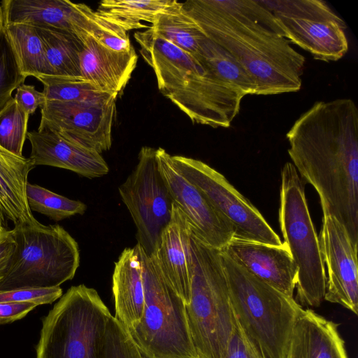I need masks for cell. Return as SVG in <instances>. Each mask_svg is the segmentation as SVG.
<instances>
[{
    "mask_svg": "<svg viewBox=\"0 0 358 358\" xmlns=\"http://www.w3.org/2000/svg\"><path fill=\"white\" fill-rule=\"evenodd\" d=\"M299 175L358 245V110L350 99L317 101L286 135Z\"/></svg>",
    "mask_w": 358,
    "mask_h": 358,
    "instance_id": "1",
    "label": "cell"
},
{
    "mask_svg": "<svg viewBox=\"0 0 358 358\" xmlns=\"http://www.w3.org/2000/svg\"><path fill=\"white\" fill-rule=\"evenodd\" d=\"M134 36L159 90L193 123L227 128L239 113L242 99L256 93L243 69L207 37L192 55L149 27Z\"/></svg>",
    "mask_w": 358,
    "mask_h": 358,
    "instance_id": "2",
    "label": "cell"
},
{
    "mask_svg": "<svg viewBox=\"0 0 358 358\" xmlns=\"http://www.w3.org/2000/svg\"><path fill=\"white\" fill-rule=\"evenodd\" d=\"M182 5L205 36L243 69L255 95L301 89L305 58L281 35L261 0H189Z\"/></svg>",
    "mask_w": 358,
    "mask_h": 358,
    "instance_id": "3",
    "label": "cell"
},
{
    "mask_svg": "<svg viewBox=\"0 0 358 358\" xmlns=\"http://www.w3.org/2000/svg\"><path fill=\"white\" fill-rule=\"evenodd\" d=\"M234 316L264 358H285L294 323L303 308L258 279L221 250Z\"/></svg>",
    "mask_w": 358,
    "mask_h": 358,
    "instance_id": "4",
    "label": "cell"
},
{
    "mask_svg": "<svg viewBox=\"0 0 358 358\" xmlns=\"http://www.w3.org/2000/svg\"><path fill=\"white\" fill-rule=\"evenodd\" d=\"M193 261L186 313L199 358H224L235 322L221 250L207 245L192 233Z\"/></svg>",
    "mask_w": 358,
    "mask_h": 358,
    "instance_id": "5",
    "label": "cell"
},
{
    "mask_svg": "<svg viewBox=\"0 0 358 358\" xmlns=\"http://www.w3.org/2000/svg\"><path fill=\"white\" fill-rule=\"evenodd\" d=\"M111 315L96 289L71 287L42 320L36 358H103Z\"/></svg>",
    "mask_w": 358,
    "mask_h": 358,
    "instance_id": "6",
    "label": "cell"
},
{
    "mask_svg": "<svg viewBox=\"0 0 358 358\" xmlns=\"http://www.w3.org/2000/svg\"><path fill=\"white\" fill-rule=\"evenodd\" d=\"M16 246L0 291L59 287L80 264L78 243L59 224H20L12 229Z\"/></svg>",
    "mask_w": 358,
    "mask_h": 358,
    "instance_id": "7",
    "label": "cell"
},
{
    "mask_svg": "<svg viewBox=\"0 0 358 358\" xmlns=\"http://www.w3.org/2000/svg\"><path fill=\"white\" fill-rule=\"evenodd\" d=\"M141 250L145 304L140 322L129 332L132 339L145 358H199L185 301L164 276L156 257Z\"/></svg>",
    "mask_w": 358,
    "mask_h": 358,
    "instance_id": "8",
    "label": "cell"
},
{
    "mask_svg": "<svg viewBox=\"0 0 358 358\" xmlns=\"http://www.w3.org/2000/svg\"><path fill=\"white\" fill-rule=\"evenodd\" d=\"M280 193V229L298 268L296 301L301 306L318 307L324 300L326 270L306 199L305 184L291 162L282 167Z\"/></svg>",
    "mask_w": 358,
    "mask_h": 358,
    "instance_id": "9",
    "label": "cell"
},
{
    "mask_svg": "<svg viewBox=\"0 0 358 358\" xmlns=\"http://www.w3.org/2000/svg\"><path fill=\"white\" fill-rule=\"evenodd\" d=\"M281 35L315 59L336 62L348 50L345 24L322 0H261Z\"/></svg>",
    "mask_w": 358,
    "mask_h": 358,
    "instance_id": "10",
    "label": "cell"
},
{
    "mask_svg": "<svg viewBox=\"0 0 358 358\" xmlns=\"http://www.w3.org/2000/svg\"><path fill=\"white\" fill-rule=\"evenodd\" d=\"M118 191L135 224L137 243L146 255H155L174 203L159 170L156 149L141 148L137 164Z\"/></svg>",
    "mask_w": 358,
    "mask_h": 358,
    "instance_id": "11",
    "label": "cell"
},
{
    "mask_svg": "<svg viewBox=\"0 0 358 358\" xmlns=\"http://www.w3.org/2000/svg\"><path fill=\"white\" fill-rule=\"evenodd\" d=\"M171 165L195 186L231 225L234 237L274 245L283 242L260 212L220 173L192 158L169 154Z\"/></svg>",
    "mask_w": 358,
    "mask_h": 358,
    "instance_id": "12",
    "label": "cell"
},
{
    "mask_svg": "<svg viewBox=\"0 0 358 358\" xmlns=\"http://www.w3.org/2000/svg\"><path fill=\"white\" fill-rule=\"evenodd\" d=\"M83 101H46L41 108L38 130L48 129L99 154L110 150L116 98Z\"/></svg>",
    "mask_w": 358,
    "mask_h": 358,
    "instance_id": "13",
    "label": "cell"
},
{
    "mask_svg": "<svg viewBox=\"0 0 358 358\" xmlns=\"http://www.w3.org/2000/svg\"><path fill=\"white\" fill-rule=\"evenodd\" d=\"M319 243L327 268L324 300L358 313L357 246L345 227L333 215L322 212Z\"/></svg>",
    "mask_w": 358,
    "mask_h": 358,
    "instance_id": "14",
    "label": "cell"
},
{
    "mask_svg": "<svg viewBox=\"0 0 358 358\" xmlns=\"http://www.w3.org/2000/svg\"><path fill=\"white\" fill-rule=\"evenodd\" d=\"M1 6L4 24L25 23L63 30L81 42L95 38L110 22L85 3L69 0H4Z\"/></svg>",
    "mask_w": 358,
    "mask_h": 358,
    "instance_id": "15",
    "label": "cell"
},
{
    "mask_svg": "<svg viewBox=\"0 0 358 358\" xmlns=\"http://www.w3.org/2000/svg\"><path fill=\"white\" fill-rule=\"evenodd\" d=\"M169 153L156 149L159 170L174 203L186 217L192 233L201 242L222 250L234 236L233 228L215 210L203 194L171 165Z\"/></svg>",
    "mask_w": 358,
    "mask_h": 358,
    "instance_id": "16",
    "label": "cell"
},
{
    "mask_svg": "<svg viewBox=\"0 0 358 358\" xmlns=\"http://www.w3.org/2000/svg\"><path fill=\"white\" fill-rule=\"evenodd\" d=\"M250 273L289 297H293L298 268L287 246L233 237L221 250Z\"/></svg>",
    "mask_w": 358,
    "mask_h": 358,
    "instance_id": "17",
    "label": "cell"
},
{
    "mask_svg": "<svg viewBox=\"0 0 358 358\" xmlns=\"http://www.w3.org/2000/svg\"><path fill=\"white\" fill-rule=\"evenodd\" d=\"M31 143L29 158L34 166L65 169L94 178L106 175L109 167L101 154L83 148L48 129L32 131L27 136Z\"/></svg>",
    "mask_w": 358,
    "mask_h": 358,
    "instance_id": "18",
    "label": "cell"
},
{
    "mask_svg": "<svg viewBox=\"0 0 358 358\" xmlns=\"http://www.w3.org/2000/svg\"><path fill=\"white\" fill-rule=\"evenodd\" d=\"M192 230L182 212L173 203L171 217L164 229L155 256L164 276L187 305L189 301L193 261Z\"/></svg>",
    "mask_w": 358,
    "mask_h": 358,
    "instance_id": "19",
    "label": "cell"
},
{
    "mask_svg": "<svg viewBox=\"0 0 358 358\" xmlns=\"http://www.w3.org/2000/svg\"><path fill=\"white\" fill-rule=\"evenodd\" d=\"M82 43L81 76L101 91L118 95L127 85L136 66L138 56L134 48L128 52L115 51L90 36Z\"/></svg>",
    "mask_w": 358,
    "mask_h": 358,
    "instance_id": "20",
    "label": "cell"
},
{
    "mask_svg": "<svg viewBox=\"0 0 358 358\" xmlns=\"http://www.w3.org/2000/svg\"><path fill=\"white\" fill-rule=\"evenodd\" d=\"M114 316L129 332L140 322L145 304L141 246L124 248L115 263L112 278Z\"/></svg>",
    "mask_w": 358,
    "mask_h": 358,
    "instance_id": "21",
    "label": "cell"
},
{
    "mask_svg": "<svg viewBox=\"0 0 358 358\" xmlns=\"http://www.w3.org/2000/svg\"><path fill=\"white\" fill-rule=\"evenodd\" d=\"M338 324L303 309L291 334L285 358H348Z\"/></svg>",
    "mask_w": 358,
    "mask_h": 358,
    "instance_id": "22",
    "label": "cell"
},
{
    "mask_svg": "<svg viewBox=\"0 0 358 358\" xmlns=\"http://www.w3.org/2000/svg\"><path fill=\"white\" fill-rule=\"evenodd\" d=\"M34 167L29 157L15 155L0 146V229H8V220L14 226L38 222L26 196L28 175Z\"/></svg>",
    "mask_w": 358,
    "mask_h": 358,
    "instance_id": "23",
    "label": "cell"
},
{
    "mask_svg": "<svg viewBox=\"0 0 358 358\" xmlns=\"http://www.w3.org/2000/svg\"><path fill=\"white\" fill-rule=\"evenodd\" d=\"M149 29L192 55L199 52L202 42L206 38L196 22L185 12L182 3L176 0L156 16Z\"/></svg>",
    "mask_w": 358,
    "mask_h": 358,
    "instance_id": "24",
    "label": "cell"
},
{
    "mask_svg": "<svg viewBox=\"0 0 358 358\" xmlns=\"http://www.w3.org/2000/svg\"><path fill=\"white\" fill-rule=\"evenodd\" d=\"M4 31L19 69L25 77L53 76L34 26L25 23L6 24Z\"/></svg>",
    "mask_w": 358,
    "mask_h": 358,
    "instance_id": "25",
    "label": "cell"
},
{
    "mask_svg": "<svg viewBox=\"0 0 358 358\" xmlns=\"http://www.w3.org/2000/svg\"><path fill=\"white\" fill-rule=\"evenodd\" d=\"M42 41L53 76L82 77L80 53L81 41L71 33L47 27L34 26Z\"/></svg>",
    "mask_w": 358,
    "mask_h": 358,
    "instance_id": "26",
    "label": "cell"
},
{
    "mask_svg": "<svg viewBox=\"0 0 358 358\" xmlns=\"http://www.w3.org/2000/svg\"><path fill=\"white\" fill-rule=\"evenodd\" d=\"M175 0H103L96 13L128 32L148 28L142 22L152 23L156 16L174 3Z\"/></svg>",
    "mask_w": 358,
    "mask_h": 358,
    "instance_id": "27",
    "label": "cell"
},
{
    "mask_svg": "<svg viewBox=\"0 0 358 358\" xmlns=\"http://www.w3.org/2000/svg\"><path fill=\"white\" fill-rule=\"evenodd\" d=\"M26 196L31 210L57 222L77 214L83 215L87 210V206L80 201L70 199L29 182L27 185Z\"/></svg>",
    "mask_w": 358,
    "mask_h": 358,
    "instance_id": "28",
    "label": "cell"
},
{
    "mask_svg": "<svg viewBox=\"0 0 358 358\" xmlns=\"http://www.w3.org/2000/svg\"><path fill=\"white\" fill-rule=\"evenodd\" d=\"M46 101H83L97 99L112 94L101 91L83 77L40 76Z\"/></svg>",
    "mask_w": 358,
    "mask_h": 358,
    "instance_id": "29",
    "label": "cell"
},
{
    "mask_svg": "<svg viewBox=\"0 0 358 358\" xmlns=\"http://www.w3.org/2000/svg\"><path fill=\"white\" fill-rule=\"evenodd\" d=\"M29 115L17 103L14 97L0 110V146L22 157L27 136Z\"/></svg>",
    "mask_w": 358,
    "mask_h": 358,
    "instance_id": "30",
    "label": "cell"
},
{
    "mask_svg": "<svg viewBox=\"0 0 358 358\" xmlns=\"http://www.w3.org/2000/svg\"><path fill=\"white\" fill-rule=\"evenodd\" d=\"M4 28L0 34V110L13 99V92L24 83Z\"/></svg>",
    "mask_w": 358,
    "mask_h": 358,
    "instance_id": "31",
    "label": "cell"
},
{
    "mask_svg": "<svg viewBox=\"0 0 358 358\" xmlns=\"http://www.w3.org/2000/svg\"><path fill=\"white\" fill-rule=\"evenodd\" d=\"M103 358H145L128 330L113 315L106 326Z\"/></svg>",
    "mask_w": 358,
    "mask_h": 358,
    "instance_id": "32",
    "label": "cell"
},
{
    "mask_svg": "<svg viewBox=\"0 0 358 358\" xmlns=\"http://www.w3.org/2000/svg\"><path fill=\"white\" fill-rule=\"evenodd\" d=\"M62 296L60 287L10 289L0 291V303L32 302L39 306L52 303Z\"/></svg>",
    "mask_w": 358,
    "mask_h": 358,
    "instance_id": "33",
    "label": "cell"
},
{
    "mask_svg": "<svg viewBox=\"0 0 358 358\" xmlns=\"http://www.w3.org/2000/svg\"><path fill=\"white\" fill-rule=\"evenodd\" d=\"M224 358H264L246 336L236 317Z\"/></svg>",
    "mask_w": 358,
    "mask_h": 358,
    "instance_id": "34",
    "label": "cell"
},
{
    "mask_svg": "<svg viewBox=\"0 0 358 358\" xmlns=\"http://www.w3.org/2000/svg\"><path fill=\"white\" fill-rule=\"evenodd\" d=\"M16 90L15 100L29 115L34 114L38 107L41 108L46 101L43 92L36 90L34 85L23 83Z\"/></svg>",
    "mask_w": 358,
    "mask_h": 358,
    "instance_id": "35",
    "label": "cell"
},
{
    "mask_svg": "<svg viewBox=\"0 0 358 358\" xmlns=\"http://www.w3.org/2000/svg\"><path fill=\"white\" fill-rule=\"evenodd\" d=\"M37 306L32 302L0 303V324L23 318Z\"/></svg>",
    "mask_w": 358,
    "mask_h": 358,
    "instance_id": "36",
    "label": "cell"
},
{
    "mask_svg": "<svg viewBox=\"0 0 358 358\" xmlns=\"http://www.w3.org/2000/svg\"><path fill=\"white\" fill-rule=\"evenodd\" d=\"M15 246L12 229H0V280L8 269Z\"/></svg>",
    "mask_w": 358,
    "mask_h": 358,
    "instance_id": "37",
    "label": "cell"
},
{
    "mask_svg": "<svg viewBox=\"0 0 358 358\" xmlns=\"http://www.w3.org/2000/svg\"><path fill=\"white\" fill-rule=\"evenodd\" d=\"M4 28V18L1 6L0 4V34Z\"/></svg>",
    "mask_w": 358,
    "mask_h": 358,
    "instance_id": "38",
    "label": "cell"
}]
</instances>
